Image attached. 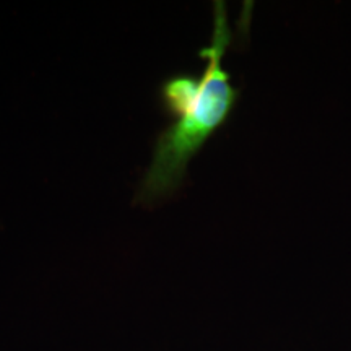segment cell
I'll list each match as a JSON object with an SVG mask.
<instances>
[{
  "label": "cell",
  "mask_w": 351,
  "mask_h": 351,
  "mask_svg": "<svg viewBox=\"0 0 351 351\" xmlns=\"http://www.w3.org/2000/svg\"><path fill=\"white\" fill-rule=\"evenodd\" d=\"M226 5L213 3V34L207 47L199 51L205 59L200 75L174 73L158 88L160 104L173 122L158 134L153 156L137 191L138 204L152 205L178 192L187 166L219 127L226 124L239 99L223 57L231 44Z\"/></svg>",
  "instance_id": "cell-1"
}]
</instances>
